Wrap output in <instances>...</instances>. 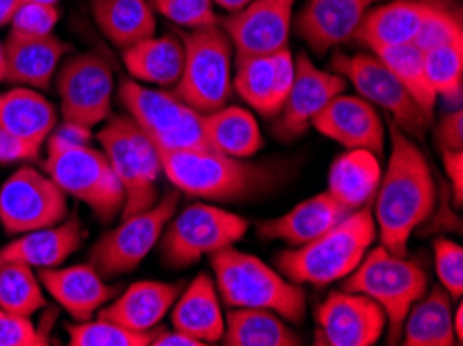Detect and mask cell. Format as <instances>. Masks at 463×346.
Listing matches in <instances>:
<instances>
[{"label":"cell","mask_w":463,"mask_h":346,"mask_svg":"<svg viewBox=\"0 0 463 346\" xmlns=\"http://www.w3.org/2000/svg\"><path fill=\"white\" fill-rule=\"evenodd\" d=\"M391 154L374 195V224L381 245L408 256L410 238L437 208V182L416 139L389 121Z\"/></svg>","instance_id":"1"},{"label":"cell","mask_w":463,"mask_h":346,"mask_svg":"<svg viewBox=\"0 0 463 346\" xmlns=\"http://www.w3.org/2000/svg\"><path fill=\"white\" fill-rule=\"evenodd\" d=\"M163 174L185 195L210 201H243L275 189L283 171L248 158H233L213 147L158 150Z\"/></svg>","instance_id":"2"},{"label":"cell","mask_w":463,"mask_h":346,"mask_svg":"<svg viewBox=\"0 0 463 346\" xmlns=\"http://www.w3.org/2000/svg\"><path fill=\"white\" fill-rule=\"evenodd\" d=\"M374 238L376 224L372 210L360 208L314 241L279 253L277 267L287 280L299 286H328L355 270Z\"/></svg>","instance_id":"3"},{"label":"cell","mask_w":463,"mask_h":346,"mask_svg":"<svg viewBox=\"0 0 463 346\" xmlns=\"http://www.w3.org/2000/svg\"><path fill=\"white\" fill-rule=\"evenodd\" d=\"M214 285L227 307L269 309L285 322L299 323L306 317V293L296 282L272 270L262 259L227 247L213 253Z\"/></svg>","instance_id":"4"},{"label":"cell","mask_w":463,"mask_h":346,"mask_svg":"<svg viewBox=\"0 0 463 346\" xmlns=\"http://www.w3.org/2000/svg\"><path fill=\"white\" fill-rule=\"evenodd\" d=\"M343 291L366 295L387 315L389 342L402 338L405 315L416 301L428 293V276L422 266L408 256H395L387 247L368 249L349 276L343 278Z\"/></svg>","instance_id":"5"},{"label":"cell","mask_w":463,"mask_h":346,"mask_svg":"<svg viewBox=\"0 0 463 346\" xmlns=\"http://www.w3.org/2000/svg\"><path fill=\"white\" fill-rule=\"evenodd\" d=\"M46 174L69 197L86 203L102 222L121 214L125 193L104 152L90 144H65L52 136L46 139Z\"/></svg>","instance_id":"6"},{"label":"cell","mask_w":463,"mask_h":346,"mask_svg":"<svg viewBox=\"0 0 463 346\" xmlns=\"http://www.w3.org/2000/svg\"><path fill=\"white\" fill-rule=\"evenodd\" d=\"M96 139L102 144L104 156L109 158L112 173L123 187L125 203L121 216L152 208L158 197L163 164L150 137L129 115H117L104 121Z\"/></svg>","instance_id":"7"},{"label":"cell","mask_w":463,"mask_h":346,"mask_svg":"<svg viewBox=\"0 0 463 346\" xmlns=\"http://www.w3.org/2000/svg\"><path fill=\"white\" fill-rule=\"evenodd\" d=\"M185 62L171 89L200 115L221 110L233 96V44L219 25L184 33Z\"/></svg>","instance_id":"8"},{"label":"cell","mask_w":463,"mask_h":346,"mask_svg":"<svg viewBox=\"0 0 463 346\" xmlns=\"http://www.w3.org/2000/svg\"><path fill=\"white\" fill-rule=\"evenodd\" d=\"M118 102L156 150L208 147L204 115L179 100L173 91L146 88L136 79H125L118 86Z\"/></svg>","instance_id":"9"},{"label":"cell","mask_w":463,"mask_h":346,"mask_svg":"<svg viewBox=\"0 0 463 346\" xmlns=\"http://www.w3.org/2000/svg\"><path fill=\"white\" fill-rule=\"evenodd\" d=\"M250 222L235 211L194 203L171 218L160 237L163 259L171 267H187L204 256L240 243Z\"/></svg>","instance_id":"10"},{"label":"cell","mask_w":463,"mask_h":346,"mask_svg":"<svg viewBox=\"0 0 463 346\" xmlns=\"http://www.w3.org/2000/svg\"><path fill=\"white\" fill-rule=\"evenodd\" d=\"M331 69L347 83H352L357 96H362L374 108L387 112L389 121L395 123L405 136L418 141L426 137L432 118L420 108L410 91L374 52H336L331 61Z\"/></svg>","instance_id":"11"},{"label":"cell","mask_w":463,"mask_h":346,"mask_svg":"<svg viewBox=\"0 0 463 346\" xmlns=\"http://www.w3.org/2000/svg\"><path fill=\"white\" fill-rule=\"evenodd\" d=\"M179 206V193H166L152 208L125 216L123 222L107 232L90 253L92 264L102 278L129 274L148 257L154 245L163 237L165 226Z\"/></svg>","instance_id":"12"},{"label":"cell","mask_w":463,"mask_h":346,"mask_svg":"<svg viewBox=\"0 0 463 346\" xmlns=\"http://www.w3.org/2000/svg\"><path fill=\"white\" fill-rule=\"evenodd\" d=\"M62 121L94 129L109 121L115 94V73L102 54H73L56 73Z\"/></svg>","instance_id":"13"},{"label":"cell","mask_w":463,"mask_h":346,"mask_svg":"<svg viewBox=\"0 0 463 346\" xmlns=\"http://www.w3.org/2000/svg\"><path fill=\"white\" fill-rule=\"evenodd\" d=\"M67 214V193L36 168H19L0 187V222L9 235L56 226Z\"/></svg>","instance_id":"14"},{"label":"cell","mask_w":463,"mask_h":346,"mask_svg":"<svg viewBox=\"0 0 463 346\" xmlns=\"http://www.w3.org/2000/svg\"><path fill=\"white\" fill-rule=\"evenodd\" d=\"M316 344L374 346L387 332V315L366 295L339 291L316 309Z\"/></svg>","instance_id":"15"},{"label":"cell","mask_w":463,"mask_h":346,"mask_svg":"<svg viewBox=\"0 0 463 346\" xmlns=\"http://www.w3.org/2000/svg\"><path fill=\"white\" fill-rule=\"evenodd\" d=\"M347 81L335 70H322L314 65L310 56L299 52L296 56V75L289 94L285 98L283 108L275 117V136L280 141H291L304 136L307 126H312L314 117L325 106L345 91Z\"/></svg>","instance_id":"16"},{"label":"cell","mask_w":463,"mask_h":346,"mask_svg":"<svg viewBox=\"0 0 463 346\" xmlns=\"http://www.w3.org/2000/svg\"><path fill=\"white\" fill-rule=\"evenodd\" d=\"M298 0H251L229 13L221 27L235 54H275L289 44Z\"/></svg>","instance_id":"17"},{"label":"cell","mask_w":463,"mask_h":346,"mask_svg":"<svg viewBox=\"0 0 463 346\" xmlns=\"http://www.w3.org/2000/svg\"><path fill=\"white\" fill-rule=\"evenodd\" d=\"M383 0H306L293 17V27L314 54L352 42L362 19Z\"/></svg>","instance_id":"18"},{"label":"cell","mask_w":463,"mask_h":346,"mask_svg":"<svg viewBox=\"0 0 463 346\" xmlns=\"http://www.w3.org/2000/svg\"><path fill=\"white\" fill-rule=\"evenodd\" d=\"M312 126L347 150H368L376 156L384 152L383 118L362 96H352L345 91L335 96L314 117Z\"/></svg>","instance_id":"19"},{"label":"cell","mask_w":463,"mask_h":346,"mask_svg":"<svg viewBox=\"0 0 463 346\" xmlns=\"http://www.w3.org/2000/svg\"><path fill=\"white\" fill-rule=\"evenodd\" d=\"M453 0H389L374 5L362 19L352 42L368 51L384 46L411 44L428 17Z\"/></svg>","instance_id":"20"},{"label":"cell","mask_w":463,"mask_h":346,"mask_svg":"<svg viewBox=\"0 0 463 346\" xmlns=\"http://www.w3.org/2000/svg\"><path fill=\"white\" fill-rule=\"evenodd\" d=\"M67 52H71V44L54 33L30 35L11 30L5 40V83L48 89Z\"/></svg>","instance_id":"21"},{"label":"cell","mask_w":463,"mask_h":346,"mask_svg":"<svg viewBox=\"0 0 463 346\" xmlns=\"http://www.w3.org/2000/svg\"><path fill=\"white\" fill-rule=\"evenodd\" d=\"M38 278L46 293L77 322L92 320L98 309L118 295V288L107 285L92 264L42 267Z\"/></svg>","instance_id":"22"},{"label":"cell","mask_w":463,"mask_h":346,"mask_svg":"<svg viewBox=\"0 0 463 346\" xmlns=\"http://www.w3.org/2000/svg\"><path fill=\"white\" fill-rule=\"evenodd\" d=\"M347 214L352 211L326 191L298 203L283 216L262 220L258 224V235L266 241H283L291 247H301L325 235Z\"/></svg>","instance_id":"23"},{"label":"cell","mask_w":463,"mask_h":346,"mask_svg":"<svg viewBox=\"0 0 463 346\" xmlns=\"http://www.w3.org/2000/svg\"><path fill=\"white\" fill-rule=\"evenodd\" d=\"M181 293L179 285L142 280L125 288L115 301L98 309V317L110 320L133 332H154L171 312L175 299Z\"/></svg>","instance_id":"24"},{"label":"cell","mask_w":463,"mask_h":346,"mask_svg":"<svg viewBox=\"0 0 463 346\" xmlns=\"http://www.w3.org/2000/svg\"><path fill=\"white\" fill-rule=\"evenodd\" d=\"M171 323L175 330L184 332L202 344L221 342L224 313L213 276L202 272L189 282L185 291L173 303Z\"/></svg>","instance_id":"25"},{"label":"cell","mask_w":463,"mask_h":346,"mask_svg":"<svg viewBox=\"0 0 463 346\" xmlns=\"http://www.w3.org/2000/svg\"><path fill=\"white\" fill-rule=\"evenodd\" d=\"M81 222L77 218H65L61 224L48 229L24 232V237L15 238L0 249V266L19 261L32 267H56L69 259L83 245Z\"/></svg>","instance_id":"26"},{"label":"cell","mask_w":463,"mask_h":346,"mask_svg":"<svg viewBox=\"0 0 463 346\" xmlns=\"http://www.w3.org/2000/svg\"><path fill=\"white\" fill-rule=\"evenodd\" d=\"M59 125L56 106L40 89L13 86L0 94V126L42 150Z\"/></svg>","instance_id":"27"},{"label":"cell","mask_w":463,"mask_h":346,"mask_svg":"<svg viewBox=\"0 0 463 346\" xmlns=\"http://www.w3.org/2000/svg\"><path fill=\"white\" fill-rule=\"evenodd\" d=\"M123 62L129 75L139 83L175 88L185 62L184 40L177 35H152L125 48Z\"/></svg>","instance_id":"28"},{"label":"cell","mask_w":463,"mask_h":346,"mask_svg":"<svg viewBox=\"0 0 463 346\" xmlns=\"http://www.w3.org/2000/svg\"><path fill=\"white\" fill-rule=\"evenodd\" d=\"M383 168L376 154L368 150H347L336 158L328 173V193L349 211L366 208L374 200Z\"/></svg>","instance_id":"29"},{"label":"cell","mask_w":463,"mask_h":346,"mask_svg":"<svg viewBox=\"0 0 463 346\" xmlns=\"http://www.w3.org/2000/svg\"><path fill=\"white\" fill-rule=\"evenodd\" d=\"M453 296L443 286L426 293L405 315V346H453L459 344L453 330Z\"/></svg>","instance_id":"30"},{"label":"cell","mask_w":463,"mask_h":346,"mask_svg":"<svg viewBox=\"0 0 463 346\" xmlns=\"http://www.w3.org/2000/svg\"><path fill=\"white\" fill-rule=\"evenodd\" d=\"M204 137L208 147L233 158H251L264 147L256 117L241 106H222L204 115Z\"/></svg>","instance_id":"31"},{"label":"cell","mask_w":463,"mask_h":346,"mask_svg":"<svg viewBox=\"0 0 463 346\" xmlns=\"http://www.w3.org/2000/svg\"><path fill=\"white\" fill-rule=\"evenodd\" d=\"M92 17L107 40L123 51L156 33L150 0H92Z\"/></svg>","instance_id":"32"},{"label":"cell","mask_w":463,"mask_h":346,"mask_svg":"<svg viewBox=\"0 0 463 346\" xmlns=\"http://www.w3.org/2000/svg\"><path fill=\"white\" fill-rule=\"evenodd\" d=\"M221 342L227 346H298L301 338L275 312L231 307L224 315Z\"/></svg>","instance_id":"33"},{"label":"cell","mask_w":463,"mask_h":346,"mask_svg":"<svg viewBox=\"0 0 463 346\" xmlns=\"http://www.w3.org/2000/svg\"><path fill=\"white\" fill-rule=\"evenodd\" d=\"M370 52H374L391 69V73L402 81V86L410 91L420 108L432 118V110L437 106L439 96L426 77L422 51L416 44H397L376 48V51Z\"/></svg>","instance_id":"34"},{"label":"cell","mask_w":463,"mask_h":346,"mask_svg":"<svg viewBox=\"0 0 463 346\" xmlns=\"http://www.w3.org/2000/svg\"><path fill=\"white\" fill-rule=\"evenodd\" d=\"M233 89L260 115L275 117V54H235Z\"/></svg>","instance_id":"35"},{"label":"cell","mask_w":463,"mask_h":346,"mask_svg":"<svg viewBox=\"0 0 463 346\" xmlns=\"http://www.w3.org/2000/svg\"><path fill=\"white\" fill-rule=\"evenodd\" d=\"M424 70L432 89L449 104H459L463 94V35L439 42L422 51Z\"/></svg>","instance_id":"36"},{"label":"cell","mask_w":463,"mask_h":346,"mask_svg":"<svg viewBox=\"0 0 463 346\" xmlns=\"http://www.w3.org/2000/svg\"><path fill=\"white\" fill-rule=\"evenodd\" d=\"M46 307L44 286L33 267L19 261L0 266V309L32 317Z\"/></svg>","instance_id":"37"},{"label":"cell","mask_w":463,"mask_h":346,"mask_svg":"<svg viewBox=\"0 0 463 346\" xmlns=\"http://www.w3.org/2000/svg\"><path fill=\"white\" fill-rule=\"evenodd\" d=\"M154 332H133L118 323L98 317V320L77 322L67 326L69 344L71 346H152Z\"/></svg>","instance_id":"38"},{"label":"cell","mask_w":463,"mask_h":346,"mask_svg":"<svg viewBox=\"0 0 463 346\" xmlns=\"http://www.w3.org/2000/svg\"><path fill=\"white\" fill-rule=\"evenodd\" d=\"M150 6L154 13H160L171 23L185 27L187 32L221 23L213 0H150Z\"/></svg>","instance_id":"39"},{"label":"cell","mask_w":463,"mask_h":346,"mask_svg":"<svg viewBox=\"0 0 463 346\" xmlns=\"http://www.w3.org/2000/svg\"><path fill=\"white\" fill-rule=\"evenodd\" d=\"M434 264H437V276L440 286L453 296L459 299L463 293V249L459 243L451 238H437L432 243Z\"/></svg>","instance_id":"40"},{"label":"cell","mask_w":463,"mask_h":346,"mask_svg":"<svg viewBox=\"0 0 463 346\" xmlns=\"http://www.w3.org/2000/svg\"><path fill=\"white\" fill-rule=\"evenodd\" d=\"M59 6L56 5H38L25 3L19 5L11 19V30L30 33V35H48L54 33V27L59 23Z\"/></svg>","instance_id":"41"},{"label":"cell","mask_w":463,"mask_h":346,"mask_svg":"<svg viewBox=\"0 0 463 346\" xmlns=\"http://www.w3.org/2000/svg\"><path fill=\"white\" fill-rule=\"evenodd\" d=\"M48 336L27 315L0 309V346H46Z\"/></svg>","instance_id":"42"},{"label":"cell","mask_w":463,"mask_h":346,"mask_svg":"<svg viewBox=\"0 0 463 346\" xmlns=\"http://www.w3.org/2000/svg\"><path fill=\"white\" fill-rule=\"evenodd\" d=\"M38 158L40 147L27 144L0 126V164H15V162H32Z\"/></svg>","instance_id":"43"},{"label":"cell","mask_w":463,"mask_h":346,"mask_svg":"<svg viewBox=\"0 0 463 346\" xmlns=\"http://www.w3.org/2000/svg\"><path fill=\"white\" fill-rule=\"evenodd\" d=\"M440 150H463V112L455 108L440 118L437 126Z\"/></svg>","instance_id":"44"},{"label":"cell","mask_w":463,"mask_h":346,"mask_svg":"<svg viewBox=\"0 0 463 346\" xmlns=\"http://www.w3.org/2000/svg\"><path fill=\"white\" fill-rule=\"evenodd\" d=\"M443 152V166L449 182L453 189L455 206L461 208L463 200V150H440Z\"/></svg>","instance_id":"45"},{"label":"cell","mask_w":463,"mask_h":346,"mask_svg":"<svg viewBox=\"0 0 463 346\" xmlns=\"http://www.w3.org/2000/svg\"><path fill=\"white\" fill-rule=\"evenodd\" d=\"M152 346H204V344L175 328L173 330L160 328L156 334H154Z\"/></svg>","instance_id":"46"},{"label":"cell","mask_w":463,"mask_h":346,"mask_svg":"<svg viewBox=\"0 0 463 346\" xmlns=\"http://www.w3.org/2000/svg\"><path fill=\"white\" fill-rule=\"evenodd\" d=\"M15 9H17V0H0V27L11 23Z\"/></svg>","instance_id":"47"},{"label":"cell","mask_w":463,"mask_h":346,"mask_svg":"<svg viewBox=\"0 0 463 346\" xmlns=\"http://www.w3.org/2000/svg\"><path fill=\"white\" fill-rule=\"evenodd\" d=\"M213 3H214L216 6H221L222 11H227V13H235V11L243 9L245 5H250L251 0H213Z\"/></svg>","instance_id":"48"},{"label":"cell","mask_w":463,"mask_h":346,"mask_svg":"<svg viewBox=\"0 0 463 346\" xmlns=\"http://www.w3.org/2000/svg\"><path fill=\"white\" fill-rule=\"evenodd\" d=\"M453 330L458 342H463V305H458L453 309Z\"/></svg>","instance_id":"49"},{"label":"cell","mask_w":463,"mask_h":346,"mask_svg":"<svg viewBox=\"0 0 463 346\" xmlns=\"http://www.w3.org/2000/svg\"><path fill=\"white\" fill-rule=\"evenodd\" d=\"M5 83V42L0 40V86Z\"/></svg>","instance_id":"50"},{"label":"cell","mask_w":463,"mask_h":346,"mask_svg":"<svg viewBox=\"0 0 463 346\" xmlns=\"http://www.w3.org/2000/svg\"><path fill=\"white\" fill-rule=\"evenodd\" d=\"M25 3H38V5H59V0H17V6H19V5H25Z\"/></svg>","instance_id":"51"}]
</instances>
